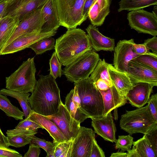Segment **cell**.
Masks as SVG:
<instances>
[{"label": "cell", "mask_w": 157, "mask_h": 157, "mask_svg": "<svg viewBox=\"0 0 157 157\" xmlns=\"http://www.w3.org/2000/svg\"><path fill=\"white\" fill-rule=\"evenodd\" d=\"M0 144L9 147L7 136L3 133L0 128Z\"/></svg>", "instance_id": "50"}, {"label": "cell", "mask_w": 157, "mask_h": 157, "mask_svg": "<svg viewBox=\"0 0 157 157\" xmlns=\"http://www.w3.org/2000/svg\"><path fill=\"white\" fill-rule=\"evenodd\" d=\"M147 47L153 53L157 54V37L154 36L151 38L145 40L144 43Z\"/></svg>", "instance_id": "45"}, {"label": "cell", "mask_w": 157, "mask_h": 157, "mask_svg": "<svg viewBox=\"0 0 157 157\" xmlns=\"http://www.w3.org/2000/svg\"><path fill=\"white\" fill-rule=\"evenodd\" d=\"M35 144L44 150L47 153V157H55L54 150L55 144L53 143L40 139L33 135L31 136V143Z\"/></svg>", "instance_id": "32"}, {"label": "cell", "mask_w": 157, "mask_h": 157, "mask_svg": "<svg viewBox=\"0 0 157 157\" xmlns=\"http://www.w3.org/2000/svg\"><path fill=\"white\" fill-rule=\"evenodd\" d=\"M94 0H86L83 10V15L86 20L88 16V13L90 8Z\"/></svg>", "instance_id": "48"}, {"label": "cell", "mask_w": 157, "mask_h": 157, "mask_svg": "<svg viewBox=\"0 0 157 157\" xmlns=\"http://www.w3.org/2000/svg\"><path fill=\"white\" fill-rule=\"evenodd\" d=\"M44 23L42 7L28 14L20 21L17 28L6 43L4 48L20 35L26 33L40 32Z\"/></svg>", "instance_id": "10"}, {"label": "cell", "mask_w": 157, "mask_h": 157, "mask_svg": "<svg viewBox=\"0 0 157 157\" xmlns=\"http://www.w3.org/2000/svg\"><path fill=\"white\" fill-rule=\"evenodd\" d=\"M54 49L59 60L65 66L93 48L88 35L76 28L68 29L56 39Z\"/></svg>", "instance_id": "2"}, {"label": "cell", "mask_w": 157, "mask_h": 157, "mask_svg": "<svg viewBox=\"0 0 157 157\" xmlns=\"http://www.w3.org/2000/svg\"><path fill=\"white\" fill-rule=\"evenodd\" d=\"M21 120L15 128L31 129H36L39 128L44 129L41 126L31 120L29 116L24 119H23Z\"/></svg>", "instance_id": "39"}, {"label": "cell", "mask_w": 157, "mask_h": 157, "mask_svg": "<svg viewBox=\"0 0 157 157\" xmlns=\"http://www.w3.org/2000/svg\"><path fill=\"white\" fill-rule=\"evenodd\" d=\"M56 33V31L26 33L20 35L5 46L1 51L0 55L13 53L23 50L40 40L54 36Z\"/></svg>", "instance_id": "15"}, {"label": "cell", "mask_w": 157, "mask_h": 157, "mask_svg": "<svg viewBox=\"0 0 157 157\" xmlns=\"http://www.w3.org/2000/svg\"><path fill=\"white\" fill-rule=\"evenodd\" d=\"M146 134L153 149L157 154V129Z\"/></svg>", "instance_id": "46"}, {"label": "cell", "mask_w": 157, "mask_h": 157, "mask_svg": "<svg viewBox=\"0 0 157 157\" xmlns=\"http://www.w3.org/2000/svg\"><path fill=\"white\" fill-rule=\"evenodd\" d=\"M61 26L76 28L86 20L83 15L86 0H54Z\"/></svg>", "instance_id": "7"}, {"label": "cell", "mask_w": 157, "mask_h": 157, "mask_svg": "<svg viewBox=\"0 0 157 157\" xmlns=\"http://www.w3.org/2000/svg\"><path fill=\"white\" fill-rule=\"evenodd\" d=\"M108 64L104 59H100L89 78L94 83L98 80H102L106 82L110 87L113 86L108 71Z\"/></svg>", "instance_id": "28"}, {"label": "cell", "mask_w": 157, "mask_h": 157, "mask_svg": "<svg viewBox=\"0 0 157 157\" xmlns=\"http://www.w3.org/2000/svg\"><path fill=\"white\" fill-rule=\"evenodd\" d=\"M132 60L157 71V54L153 52L140 55Z\"/></svg>", "instance_id": "34"}, {"label": "cell", "mask_w": 157, "mask_h": 157, "mask_svg": "<svg viewBox=\"0 0 157 157\" xmlns=\"http://www.w3.org/2000/svg\"><path fill=\"white\" fill-rule=\"evenodd\" d=\"M111 0H96L91 6L89 13V18L91 24L95 26L101 25L110 12Z\"/></svg>", "instance_id": "22"}, {"label": "cell", "mask_w": 157, "mask_h": 157, "mask_svg": "<svg viewBox=\"0 0 157 157\" xmlns=\"http://www.w3.org/2000/svg\"><path fill=\"white\" fill-rule=\"evenodd\" d=\"M1 0H0V1H1Z\"/></svg>", "instance_id": "54"}, {"label": "cell", "mask_w": 157, "mask_h": 157, "mask_svg": "<svg viewBox=\"0 0 157 157\" xmlns=\"http://www.w3.org/2000/svg\"><path fill=\"white\" fill-rule=\"evenodd\" d=\"M91 119L95 133L106 141L115 143L117 129L111 112L106 116Z\"/></svg>", "instance_id": "16"}, {"label": "cell", "mask_w": 157, "mask_h": 157, "mask_svg": "<svg viewBox=\"0 0 157 157\" xmlns=\"http://www.w3.org/2000/svg\"><path fill=\"white\" fill-rule=\"evenodd\" d=\"M110 157H128V153L123 151H118L112 153Z\"/></svg>", "instance_id": "51"}, {"label": "cell", "mask_w": 157, "mask_h": 157, "mask_svg": "<svg viewBox=\"0 0 157 157\" xmlns=\"http://www.w3.org/2000/svg\"><path fill=\"white\" fill-rule=\"evenodd\" d=\"M48 0H10L8 1L5 16L17 18L20 21L33 11L41 8Z\"/></svg>", "instance_id": "14"}, {"label": "cell", "mask_w": 157, "mask_h": 157, "mask_svg": "<svg viewBox=\"0 0 157 157\" xmlns=\"http://www.w3.org/2000/svg\"><path fill=\"white\" fill-rule=\"evenodd\" d=\"M0 109L9 117H12L17 120L23 119L24 115L23 111L12 105L6 96L0 93Z\"/></svg>", "instance_id": "30"}, {"label": "cell", "mask_w": 157, "mask_h": 157, "mask_svg": "<svg viewBox=\"0 0 157 157\" xmlns=\"http://www.w3.org/2000/svg\"><path fill=\"white\" fill-rule=\"evenodd\" d=\"M154 86L147 83H137L129 91L125 97L133 106L142 107L147 103Z\"/></svg>", "instance_id": "17"}, {"label": "cell", "mask_w": 157, "mask_h": 157, "mask_svg": "<svg viewBox=\"0 0 157 157\" xmlns=\"http://www.w3.org/2000/svg\"><path fill=\"white\" fill-rule=\"evenodd\" d=\"M32 121L41 126L49 133L56 144L67 140L56 124L47 117L36 113L33 110L29 116Z\"/></svg>", "instance_id": "20"}, {"label": "cell", "mask_w": 157, "mask_h": 157, "mask_svg": "<svg viewBox=\"0 0 157 157\" xmlns=\"http://www.w3.org/2000/svg\"><path fill=\"white\" fill-rule=\"evenodd\" d=\"M99 90L103 100L104 107L103 116H106L113 109H117L127 102V100L125 97L120 94L113 86L106 90Z\"/></svg>", "instance_id": "21"}, {"label": "cell", "mask_w": 157, "mask_h": 157, "mask_svg": "<svg viewBox=\"0 0 157 157\" xmlns=\"http://www.w3.org/2000/svg\"><path fill=\"white\" fill-rule=\"evenodd\" d=\"M44 23L40 32L56 31L60 26L56 7L54 0H48L42 7Z\"/></svg>", "instance_id": "19"}, {"label": "cell", "mask_w": 157, "mask_h": 157, "mask_svg": "<svg viewBox=\"0 0 157 157\" xmlns=\"http://www.w3.org/2000/svg\"><path fill=\"white\" fill-rule=\"evenodd\" d=\"M93 84L95 87L99 90H105L110 87L106 82L101 79L98 80L95 83H94Z\"/></svg>", "instance_id": "47"}, {"label": "cell", "mask_w": 157, "mask_h": 157, "mask_svg": "<svg viewBox=\"0 0 157 157\" xmlns=\"http://www.w3.org/2000/svg\"><path fill=\"white\" fill-rule=\"evenodd\" d=\"M0 93L16 99L22 109L25 118H26L29 116L32 111L29 101L30 94L29 93H21L6 89H2L0 90Z\"/></svg>", "instance_id": "27"}, {"label": "cell", "mask_w": 157, "mask_h": 157, "mask_svg": "<svg viewBox=\"0 0 157 157\" xmlns=\"http://www.w3.org/2000/svg\"><path fill=\"white\" fill-rule=\"evenodd\" d=\"M135 43L134 39L119 40L114 50L113 65L117 70L126 73L128 64L131 60L140 55L135 53L132 48Z\"/></svg>", "instance_id": "13"}, {"label": "cell", "mask_w": 157, "mask_h": 157, "mask_svg": "<svg viewBox=\"0 0 157 157\" xmlns=\"http://www.w3.org/2000/svg\"><path fill=\"white\" fill-rule=\"evenodd\" d=\"M19 21L16 18L6 16L0 20V52L17 28Z\"/></svg>", "instance_id": "26"}, {"label": "cell", "mask_w": 157, "mask_h": 157, "mask_svg": "<svg viewBox=\"0 0 157 157\" xmlns=\"http://www.w3.org/2000/svg\"><path fill=\"white\" fill-rule=\"evenodd\" d=\"M49 74L55 79L58 77L60 78L62 74V64L59 60L55 51L52 54L49 60Z\"/></svg>", "instance_id": "35"}, {"label": "cell", "mask_w": 157, "mask_h": 157, "mask_svg": "<svg viewBox=\"0 0 157 157\" xmlns=\"http://www.w3.org/2000/svg\"><path fill=\"white\" fill-rule=\"evenodd\" d=\"M127 19L131 28L139 33L157 35V14L140 9L130 11Z\"/></svg>", "instance_id": "8"}, {"label": "cell", "mask_w": 157, "mask_h": 157, "mask_svg": "<svg viewBox=\"0 0 157 157\" xmlns=\"http://www.w3.org/2000/svg\"><path fill=\"white\" fill-rule=\"evenodd\" d=\"M95 133L91 128L81 126L73 140L71 157H90Z\"/></svg>", "instance_id": "12"}, {"label": "cell", "mask_w": 157, "mask_h": 157, "mask_svg": "<svg viewBox=\"0 0 157 157\" xmlns=\"http://www.w3.org/2000/svg\"><path fill=\"white\" fill-rule=\"evenodd\" d=\"M47 117L54 122L67 140H73L79 131L80 123L71 116L62 102L55 113Z\"/></svg>", "instance_id": "9"}, {"label": "cell", "mask_w": 157, "mask_h": 157, "mask_svg": "<svg viewBox=\"0 0 157 157\" xmlns=\"http://www.w3.org/2000/svg\"><path fill=\"white\" fill-rule=\"evenodd\" d=\"M104 151L97 144L95 138L93 141L90 157H105Z\"/></svg>", "instance_id": "42"}, {"label": "cell", "mask_w": 157, "mask_h": 157, "mask_svg": "<svg viewBox=\"0 0 157 157\" xmlns=\"http://www.w3.org/2000/svg\"><path fill=\"white\" fill-rule=\"evenodd\" d=\"M8 2L7 0L0 1V20L5 16Z\"/></svg>", "instance_id": "49"}, {"label": "cell", "mask_w": 157, "mask_h": 157, "mask_svg": "<svg viewBox=\"0 0 157 157\" xmlns=\"http://www.w3.org/2000/svg\"><path fill=\"white\" fill-rule=\"evenodd\" d=\"M55 44V39L51 37L40 40L30 46L36 55H41L48 51L54 49Z\"/></svg>", "instance_id": "31"}, {"label": "cell", "mask_w": 157, "mask_h": 157, "mask_svg": "<svg viewBox=\"0 0 157 157\" xmlns=\"http://www.w3.org/2000/svg\"><path fill=\"white\" fill-rule=\"evenodd\" d=\"M34 57L23 61L18 68L5 78L6 88L21 93H32L37 80Z\"/></svg>", "instance_id": "5"}, {"label": "cell", "mask_w": 157, "mask_h": 157, "mask_svg": "<svg viewBox=\"0 0 157 157\" xmlns=\"http://www.w3.org/2000/svg\"><path fill=\"white\" fill-rule=\"evenodd\" d=\"M132 49L135 53L138 55L148 54L151 52L144 43L137 44L135 43L133 45Z\"/></svg>", "instance_id": "44"}, {"label": "cell", "mask_w": 157, "mask_h": 157, "mask_svg": "<svg viewBox=\"0 0 157 157\" xmlns=\"http://www.w3.org/2000/svg\"><path fill=\"white\" fill-rule=\"evenodd\" d=\"M95 0H94V1H95Z\"/></svg>", "instance_id": "53"}, {"label": "cell", "mask_w": 157, "mask_h": 157, "mask_svg": "<svg viewBox=\"0 0 157 157\" xmlns=\"http://www.w3.org/2000/svg\"><path fill=\"white\" fill-rule=\"evenodd\" d=\"M22 157V155L16 150L0 144V157Z\"/></svg>", "instance_id": "41"}, {"label": "cell", "mask_w": 157, "mask_h": 157, "mask_svg": "<svg viewBox=\"0 0 157 157\" xmlns=\"http://www.w3.org/2000/svg\"><path fill=\"white\" fill-rule=\"evenodd\" d=\"M147 103L152 116L154 119L157 121V94L150 97Z\"/></svg>", "instance_id": "40"}, {"label": "cell", "mask_w": 157, "mask_h": 157, "mask_svg": "<svg viewBox=\"0 0 157 157\" xmlns=\"http://www.w3.org/2000/svg\"><path fill=\"white\" fill-rule=\"evenodd\" d=\"M134 142L133 137L130 134L119 136L118 139L115 142V148L121 149L122 151L128 152L131 149Z\"/></svg>", "instance_id": "36"}, {"label": "cell", "mask_w": 157, "mask_h": 157, "mask_svg": "<svg viewBox=\"0 0 157 157\" xmlns=\"http://www.w3.org/2000/svg\"><path fill=\"white\" fill-rule=\"evenodd\" d=\"M108 68L113 86L120 94L125 97L134 85L125 73L117 70L112 64L109 63Z\"/></svg>", "instance_id": "23"}, {"label": "cell", "mask_w": 157, "mask_h": 157, "mask_svg": "<svg viewBox=\"0 0 157 157\" xmlns=\"http://www.w3.org/2000/svg\"><path fill=\"white\" fill-rule=\"evenodd\" d=\"M64 105L71 116L80 123L90 118L81 109L80 101L76 86H74V89L67 95Z\"/></svg>", "instance_id": "24"}, {"label": "cell", "mask_w": 157, "mask_h": 157, "mask_svg": "<svg viewBox=\"0 0 157 157\" xmlns=\"http://www.w3.org/2000/svg\"><path fill=\"white\" fill-rule=\"evenodd\" d=\"M40 152V147L34 144H30L29 149L24 157H38Z\"/></svg>", "instance_id": "43"}, {"label": "cell", "mask_w": 157, "mask_h": 157, "mask_svg": "<svg viewBox=\"0 0 157 157\" xmlns=\"http://www.w3.org/2000/svg\"><path fill=\"white\" fill-rule=\"evenodd\" d=\"M7 0L8 1L10 0Z\"/></svg>", "instance_id": "52"}, {"label": "cell", "mask_w": 157, "mask_h": 157, "mask_svg": "<svg viewBox=\"0 0 157 157\" xmlns=\"http://www.w3.org/2000/svg\"><path fill=\"white\" fill-rule=\"evenodd\" d=\"M73 140H67L55 144V157H71Z\"/></svg>", "instance_id": "33"}, {"label": "cell", "mask_w": 157, "mask_h": 157, "mask_svg": "<svg viewBox=\"0 0 157 157\" xmlns=\"http://www.w3.org/2000/svg\"><path fill=\"white\" fill-rule=\"evenodd\" d=\"M86 30L92 48L95 51H114L115 44L113 39L103 35L100 33L96 26L92 24L89 25Z\"/></svg>", "instance_id": "18"}, {"label": "cell", "mask_w": 157, "mask_h": 157, "mask_svg": "<svg viewBox=\"0 0 157 157\" xmlns=\"http://www.w3.org/2000/svg\"><path fill=\"white\" fill-rule=\"evenodd\" d=\"M74 85L77 88L82 112L90 118L103 116L102 95L89 77L74 82Z\"/></svg>", "instance_id": "4"}, {"label": "cell", "mask_w": 157, "mask_h": 157, "mask_svg": "<svg viewBox=\"0 0 157 157\" xmlns=\"http://www.w3.org/2000/svg\"><path fill=\"white\" fill-rule=\"evenodd\" d=\"M125 73L134 85L145 82L157 86V71L140 63L131 60Z\"/></svg>", "instance_id": "11"}, {"label": "cell", "mask_w": 157, "mask_h": 157, "mask_svg": "<svg viewBox=\"0 0 157 157\" xmlns=\"http://www.w3.org/2000/svg\"><path fill=\"white\" fill-rule=\"evenodd\" d=\"M34 89L29 97L31 109L45 116L56 113L62 102L60 91L55 79L50 74L40 75Z\"/></svg>", "instance_id": "1"}, {"label": "cell", "mask_w": 157, "mask_h": 157, "mask_svg": "<svg viewBox=\"0 0 157 157\" xmlns=\"http://www.w3.org/2000/svg\"><path fill=\"white\" fill-rule=\"evenodd\" d=\"M37 133V129H31L23 128H16L8 130L6 132L7 136L21 135L31 136L35 135Z\"/></svg>", "instance_id": "38"}, {"label": "cell", "mask_w": 157, "mask_h": 157, "mask_svg": "<svg viewBox=\"0 0 157 157\" xmlns=\"http://www.w3.org/2000/svg\"><path fill=\"white\" fill-rule=\"evenodd\" d=\"M31 136H7L8 146L17 148L24 147L27 144L31 143Z\"/></svg>", "instance_id": "37"}, {"label": "cell", "mask_w": 157, "mask_h": 157, "mask_svg": "<svg viewBox=\"0 0 157 157\" xmlns=\"http://www.w3.org/2000/svg\"><path fill=\"white\" fill-rule=\"evenodd\" d=\"M132 148L128 152V157H157L146 134L134 141Z\"/></svg>", "instance_id": "25"}, {"label": "cell", "mask_w": 157, "mask_h": 157, "mask_svg": "<svg viewBox=\"0 0 157 157\" xmlns=\"http://www.w3.org/2000/svg\"><path fill=\"white\" fill-rule=\"evenodd\" d=\"M99 59V55L92 49L65 66L62 74L67 81L72 82L87 79L94 70Z\"/></svg>", "instance_id": "6"}, {"label": "cell", "mask_w": 157, "mask_h": 157, "mask_svg": "<svg viewBox=\"0 0 157 157\" xmlns=\"http://www.w3.org/2000/svg\"><path fill=\"white\" fill-rule=\"evenodd\" d=\"M121 128L130 135L147 134L157 129V121L153 118L148 105L135 110L126 111L120 121Z\"/></svg>", "instance_id": "3"}, {"label": "cell", "mask_w": 157, "mask_h": 157, "mask_svg": "<svg viewBox=\"0 0 157 157\" xmlns=\"http://www.w3.org/2000/svg\"><path fill=\"white\" fill-rule=\"evenodd\" d=\"M119 4L118 12L123 10L130 11L157 5V0H121Z\"/></svg>", "instance_id": "29"}]
</instances>
